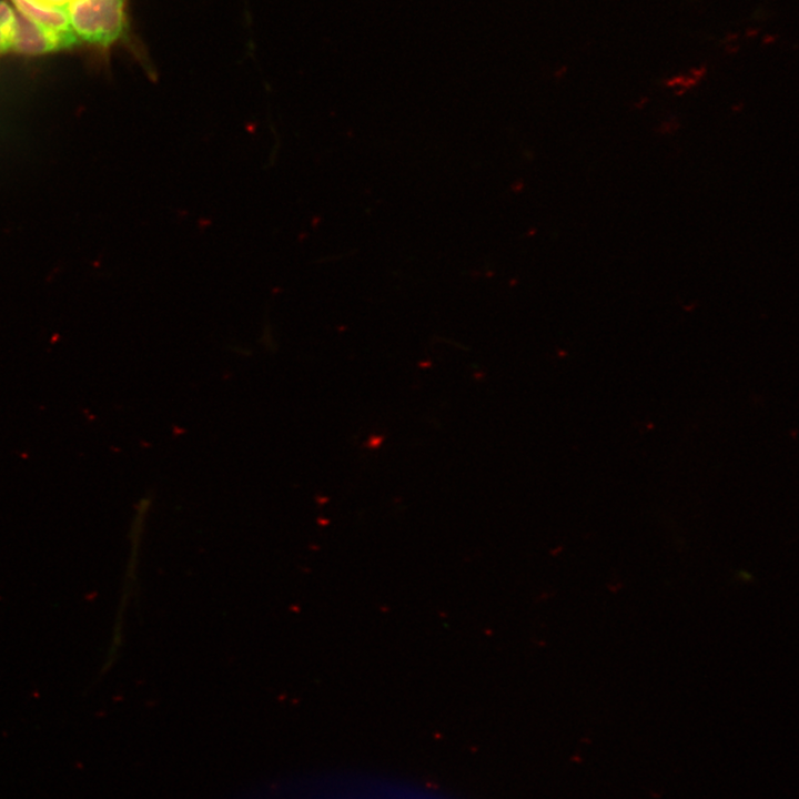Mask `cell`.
Segmentation results:
<instances>
[{
  "label": "cell",
  "instance_id": "cell-1",
  "mask_svg": "<svg viewBox=\"0 0 799 799\" xmlns=\"http://www.w3.org/2000/svg\"><path fill=\"white\" fill-rule=\"evenodd\" d=\"M68 16L80 43L107 51L130 37L127 0H81Z\"/></svg>",
  "mask_w": 799,
  "mask_h": 799
},
{
  "label": "cell",
  "instance_id": "cell-2",
  "mask_svg": "<svg viewBox=\"0 0 799 799\" xmlns=\"http://www.w3.org/2000/svg\"><path fill=\"white\" fill-rule=\"evenodd\" d=\"M78 44L77 40L52 32L16 11L12 53L43 55L63 51Z\"/></svg>",
  "mask_w": 799,
  "mask_h": 799
},
{
  "label": "cell",
  "instance_id": "cell-3",
  "mask_svg": "<svg viewBox=\"0 0 799 799\" xmlns=\"http://www.w3.org/2000/svg\"><path fill=\"white\" fill-rule=\"evenodd\" d=\"M16 27V10L4 0H0V55L11 52Z\"/></svg>",
  "mask_w": 799,
  "mask_h": 799
},
{
  "label": "cell",
  "instance_id": "cell-4",
  "mask_svg": "<svg viewBox=\"0 0 799 799\" xmlns=\"http://www.w3.org/2000/svg\"><path fill=\"white\" fill-rule=\"evenodd\" d=\"M28 3L43 8V9H52V10H62L68 12L69 9L75 4L77 2L81 0H24Z\"/></svg>",
  "mask_w": 799,
  "mask_h": 799
}]
</instances>
